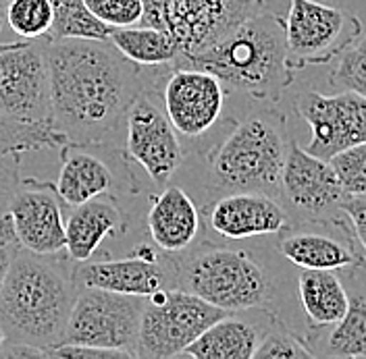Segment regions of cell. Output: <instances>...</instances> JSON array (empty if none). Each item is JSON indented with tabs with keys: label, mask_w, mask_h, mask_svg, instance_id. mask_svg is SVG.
Returning <instances> with one entry per match:
<instances>
[{
	"label": "cell",
	"mask_w": 366,
	"mask_h": 359,
	"mask_svg": "<svg viewBox=\"0 0 366 359\" xmlns=\"http://www.w3.org/2000/svg\"><path fill=\"white\" fill-rule=\"evenodd\" d=\"M67 137L46 123H27L0 111V152L23 154L36 150L63 148Z\"/></svg>",
	"instance_id": "obj_26"
},
{
	"label": "cell",
	"mask_w": 366,
	"mask_h": 359,
	"mask_svg": "<svg viewBox=\"0 0 366 359\" xmlns=\"http://www.w3.org/2000/svg\"><path fill=\"white\" fill-rule=\"evenodd\" d=\"M315 358L306 338L290 330L277 315L264 328L254 351V359H310Z\"/></svg>",
	"instance_id": "obj_29"
},
{
	"label": "cell",
	"mask_w": 366,
	"mask_h": 359,
	"mask_svg": "<svg viewBox=\"0 0 366 359\" xmlns=\"http://www.w3.org/2000/svg\"><path fill=\"white\" fill-rule=\"evenodd\" d=\"M19 185V154L0 152V218L9 214V206L13 202Z\"/></svg>",
	"instance_id": "obj_33"
},
{
	"label": "cell",
	"mask_w": 366,
	"mask_h": 359,
	"mask_svg": "<svg viewBox=\"0 0 366 359\" xmlns=\"http://www.w3.org/2000/svg\"><path fill=\"white\" fill-rule=\"evenodd\" d=\"M96 19L109 27H129L142 21V0H84Z\"/></svg>",
	"instance_id": "obj_32"
},
{
	"label": "cell",
	"mask_w": 366,
	"mask_h": 359,
	"mask_svg": "<svg viewBox=\"0 0 366 359\" xmlns=\"http://www.w3.org/2000/svg\"><path fill=\"white\" fill-rule=\"evenodd\" d=\"M210 228L229 241L262 235H279L290 225V214L264 191H231L214 198L204 208Z\"/></svg>",
	"instance_id": "obj_19"
},
{
	"label": "cell",
	"mask_w": 366,
	"mask_h": 359,
	"mask_svg": "<svg viewBox=\"0 0 366 359\" xmlns=\"http://www.w3.org/2000/svg\"><path fill=\"white\" fill-rule=\"evenodd\" d=\"M297 295L310 330L329 328L340 322L350 303L340 270H302L297 276Z\"/></svg>",
	"instance_id": "obj_24"
},
{
	"label": "cell",
	"mask_w": 366,
	"mask_h": 359,
	"mask_svg": "<svg viewBox=\"0 0 366 359\" xmlns=\"http://www.w3.org/2000/svg\"><path fill=\"white\" fill-rule=\"evenodd\" d=\"M329 162L345 196H366V141L337 152Z\"/></svg>",
	"instance_id": "obj_31"
},
{
	"label": "cell",
	"mask_w": 366,
	"mask_h": 359,
	"mask_svg": "<svg viewBox=\"0 0 366 359\" xmlns=\"http://www.w3.org/2000/svg\"><path fill=\"white\" fill-rule=\"evenodd\" d=\"M0 111L19 121L52 125L44 38L0 54Z\"/></svg>",
	"instance_id": "obj_12"
},
{
	"label": "cell",
	"mask_w": 366,
	"mask_h": 359,
	"mask_svg": "<svg viewBox=\"0 0 366 359\" xmlns=\"http://www.w3.org/2000/svg\"><path fill=\"white\" fill-rule=\"evenodd\" d=\"M54 11L52 29L46 38H86L109 40L113 27L104 25L88 11L84 0H50Z\"/></svg>",
	"instance_id": "obj_27"
},
{
	"label": "cell",
	"mask_w": 366,
	"mask_h": 359,
	"mask_svg": "<svg viewBox=\"0 0 366 359\" xmlns=\"http://www.w3.org/2000/svg\"><path fill=\"white\" fill-rule=\"evenodd\" d=\"M111 44L139 67H162L179 61V50L169 34L150 25L113 27Z\"/></svg>",
	"instance_id": "obj_25"
},
{
	"label": "cell",
	"mask_w": 366,
	"mask_h": 359,
	"mask_svg": "<svg viewBox=\"0 0 366 359\" xmlns=\"http://www.w3.org/2000/svg\"><path fill=\"white\" fill-rule=\"evenodd\" d=\"M48 358H61V359H125L129 358L123 351H114V349H100V347H88V345H71L63 343L59 347H54Z\"/></svg>",
	"instance_id": "obj_35"
},
{
	"label": "cell",
	"mask_w": 366,
	"mask_h": 359,
	"mask_svg": "<svg viewBox=\"0 0 366 359\" xmlns=\"http://www.w3.org/2000/svg\"><path fill=\"white\" fill-rule=\"evenodd\" d=\"M123 148L127 158L160 187L169 185L185 162L179 133L162 108L159 91L148 86L127 113Z\"/></svg>",
	"instance_id": "obj_10"
},
{
	"label": "cell",
	"mask_w": 366,
	"mask_h": 359,
	"mask_svg": "<svg viewBox=\"0 0 366 359\" xmlns=\"http://www.w3.org/2000/svg\"><path fill=\"white\" fill-rule=\"evenodd\" d=\"M277 249L281 256L302 270H347L366 266L350 223L337 218L302 221L279 233Z\"/></svg>",
	"instance_id": "obj_15"
},
{
	"label": "cell",
	"mask_w": 366,
	"mask_h": 359,
	"mask_svg": "<svg viewBox=\"0 0 366 359\" xmlns=\"http://www.w3.org/2000/svg\"><path fill=\"white\" fill-rule=\"evenodd\" d=\"M343 214L354 231V237L365 253L366 262V196H345L342 203Z\"/></svg>",
	"instance_id": "obj_34"
},
{
	"label": "cell",
	"mask_w": 366,
	"mask_h": 359,
	"mask_svg": "<svg viewBox=\"0 0 366 359\" xmlns=\"http://www.w3.org/2000/svg\"><path fill=\"white\" fill-rule=\"evenodd\" d=\"M6 243H17V237H15V231H13L9 214H4L0 218V246H6Z\"/></svg>",
	"instance_id": "obj_37"
},
{
	"label": "cell",
	"mask_w": 366,
	"mask_h": 359,
	"mask_svg": "<svg viewBox=\"0 0 366 359\" xmlns=\"http://www.w3.org/2000/svg\"><path fill=\"white\" fill-rule=\"evenodd\" d=\"M17 243H6V246H0V289L6 280V274L11 268V262L15 258V251H17Z\"/></svg>",
	"instance_id": "obj_36"
},
{
	"label": "cell",
	"mask_w": 366,
	"mask_h": 359,
	"mask_svg": "<svg viewBox=\"0 0 366 359\" xmlns=\"http://www.w3.org/2000/svg\"><path fill=\"white\" fill-rule=\"evenodd\" d=\"M333 90L356 91L366 98V34L358 36L337 56V65L329 75Z\"/></svg>",
	"instance_id": "obj_30"
},
{
	"label": "cell",
	"mask_w": 366,
	"mask_h": 359,
	"mask_svg": "<svg viewBox=\"0 0 366 359\" xmlns=\"http://www.w3.org/2000/svg\"><path fill=\"white\" fill-rule=\"evenodd\" d=\"M362 34L360 19L317 0H290L285 42L294 71L337 59Z\"/></svg>",
	"instance_id": "obj_9"
},
{
	"label": "cell",
	"mask_w": 366,
	"mask_h": 359,
	"mask_svg": "<svg viewBox=\"0 0 366 359\" xmlns=\"http://www.w3.org/2000/svg\"><path fill=\"white\" fill-rule=\"evenodd\" d=\"M177 287L227 314L260 310L271 303L274 283L267 266L246 249L194 243L173 256Z\"/></svg>",
	"instance_id": "obj_5"
},
{
	"label": "cell",
	"mask_w": 366,
	"mask_h": 359,
	"mask_svg": "<svg viewBox=\"0 0 366 359\" xmlns=\"http://www.w3.org/2000/svg\"><path fill=\"white\" fill-rule=\"evenodd\" d=\"M27 40H17V42H0V54L2 52H6V50H13V48H17V46L25 44Z\"/></svg>",
	"instance_id": "obj_38"
},
{
	"label": "cell",
	"mask_w": 366,
	"mask_h": 359,
	"mask_svg": "<svg viewBox=\"0 0 366 359\" xmlns=\"http://www.w3.org/2000/svg\"><path fill=\"white\" fill-rule=\"evenodd\" d=\"M185 65L217 75L225 90L248 93L260 102H277L294 84L285 42V19L260 11Z\"/></svg>",
	"instance_id": "obj_3"
},
{
	"label": "cell",
	"mask_w": 366,
	"mask_h": 359,
	"mask_svg": "<svg viewBox=\"0 0 366 359\" xmlns=\"http://www.w3.org/2000/svg\"><path fill=\"white\" fill-rule=\"evenodd\" d=\"M9 2H11V0H0V9H6Z\"/></svg>",
	"instance_id": "obj_40"
},
{
	"label": "cell",
	"mask_w": 366,
	"mask_h": 359,
	"mask_svg": "<svg viewBox=\"0 0 366 359\" xmlns=\"http://www.w3.org/2000/svg\"><path fill=\"white\" fill-rule=\"evenodd\" d=\"M281 198L302 221H320L337 218L335 212H343L345 191L329 160L310 154L296 141H287Z\"/></svg>",
	"instance_id": "obj_16"
},
{
	"label": "cell",
	"mask_w": 366,
	"mask_h": 359,
	"mask_svg": "<svg viewBox=\"0 0 366 359\" xmlns=\"http://www.w3.org/2000/svg\"><path fill=\"white\" fill-rule=\"evenodd\" d=\"M162 108L179 137L198 139L221 118L225 106V86L204 69L189 65H164L159 86Z\"/></svg>",
	"instance_id": "obj_11"
},
{
	"label": "cell",
	"mask_w": 366,
	"mask_h": 359,
	"mask_svg": "<svg viewBox=\"0 0 366 359\" xmlns=\"http://www.w3.org/2000/svg\"><path fill=\"white\" fill-rule=\"evenodd\" d=\"M52 127L67 143L125 150L127 113L148 86V67L123 56L111 40L44 38Z\"/></svg>",
	"instance_id": "obj_1"
},
{
	"label": "cell",
	"mask_w": 366,
	"mask_h": 359,
	"mask_svg": "<svg viewBox=\"0 0 366 359\" xmlns=\"http://www.w3.org/2000/svg\"><path fill=\"white\" fill-rule=\"evenodd\" d=\"M347 289V310L340 322L329 328L310 330L306 343L315 358H366V266L342 270Z\"/></svg>",
	"instance_id": "obj_21"
},
{
	"label": "cell",
	"mask_w": 366,
	"mask_h": 359,
	"mask_svg": "<svg viewBox=\"0 0 366 359\" xmlns=\"http://www.w3.org/2000/svg\"><path fill=\"white\" fill-rule=\"evenodd\" d=\"M4 340H6V337H4V333H2V328H0V347H2Z\"/></svg>",
	"instance_id": "obj_39"
},
{
	"label": "cell",
	"mask_w": 366,
	"mask_h": 359,
	"mask_svg": "<svg viewBox=\"0 0 366 359\" xmlns=\"http://www.w3.org/2000/svg\"><path fill=\"white\" fill-rule=\"evenodd\" d=\"M9 218L17 243L40 256H59L65 249V216L54 185L44 181H21Z\"/></svg>",
	"instance_id": "obj_17"
},
{
	"label": "cell",
	"mask_w": 366,
	"mask_h": 359,
	"mask_svg": "<svg viewBox=\"0 0 366 359\" xmlns=\"http://www.w3.org/2000/svg\"><path fill=\"white\" fill-rule=\"evenodd\" d=\"M223 315H227L225 310H219L179 287L154 293L144 305L136 358H179L208 326Z\"/></svg>",
	"instance_id": "obj_7"
},
{
	"label": "cell",
	"mask_w": 366,
	"mask_h": 359,
	"mask_svg": "<svg viewBox=\"0 0 366 359\" xmlns=\"http://www.w3.org/2000/svg\"><path fill=\"white\" fill-rule=\"evenodd\" d=\"M297 114L310 125V143L306 150L331 160L337 152L366 141V98L356 91L340 90L325 96L315 90L300 93Z\"/></svg>",
	"instance_id": "obj_13"
},
{
	"label": "cell",
	"mask_w": 366,
	"mask_h": 359,
	"mask_svg": "<svg viewBox=\"0 0 366 359\" xmlns=\"http://www.w3.org/2000/svg\"><path fill=\"white\" fill-rule=\"evenodd\" d=\"M79 283L67 262L17 247L0 289V328L6 340L48 353L63 343Z\"/></svg>",
	"instance_id": "obj_2"
},
{
	"label": "cell",
	"mask_w": 366,
	"mask_h": 359,
	"mask_svg": "<svg viewBox=\"0 0 366 359\" xmlns=\"http://www.w3.org/2000/svg\"><path fill=\"white\" fill-rule=\"evenodd\" d=\"M146 231L152 246L167 256H179L196 243L202 231V212L179 185H164L146 214Z\"/></svg>",
	"instance_id": "obj_20"
},
{
	"label": "cell",
	"mask_w": 366,
	"mask_h": 359,
	"mask_svg": "<svg viewBox=\"0 0 366 359\" xmlns=\"http://www.w3.org/2000/svg\"><path fill=\"white\" fill-rule=\"evenodd\" d=\"M142 25L171 36L185 65L223 40L237 25L264 11V0H142Z\"/></svg>",
	"instance_id": "obj_6"
},
{
	"label": "cell",
	"mask_w": 366,
	"mask_h": 359,
	"mask_svg": "<svg viewBox=\"0 0 366 359\" xmlns=\"http://www.w3.org/2000/svg\"><path fill=\"white\" fill-rule=\"evenodd\" d=\"M109 150L114 148H94L75 143H65L61 148L63 164L59 171V181L54 185L61 202L73 208L102 196H136V177H121L107 160Z\"/></svg>",
	"instance_id": "obj_18"
},
{
	"label": "cell",
	"mask_w": 366,
	"mask_h": 359,
	"mask_svg": "<svg viewBox=\"0 0 366 359\" xmlns=\"http://www.w3.org/2000/svg\"><path fill=\"white\" fill-rule=\"evenodd\" d=\"M4 11L6 23L21 40H40L52 29L54 11L50 0H11Z\"/></svg>",
	"instance_id": "obj_28"
},
{
	"label": "cell",
	"mask_w": 366,
	"mask_h": 359,
	"mask_svg": "<svg viewBox=\"0 0 366 359\" xmlns=\"http://www.w3.org/2000/svg\"><path fill=\"white\" fill-rule=\"evenodd\" d=\"M127 221L114 196H102L86 203L73 206L65 221V251L73 264L94 258L107 237L125 231Z\"/></svg>",
	"instance_id": "obj_22"
},
{
	"label": "cell",
	"mask_w": 366,
	"mask_h": 359,
	"mask_svg": "<svg viewBox=\"0 0 366 359\" xmlns=\"http://www.w3.org/2000/svg\"><path fill=\"white\" fill-rule=\"evenodd\" d=\"M287 152L283 116L250 114L233 125L204 156L206 189L217 198L231 191L281 193V173Z\"/></svg>",
	"instance_id": "obj_4"
},
{
	"label": "cell",
	"mask_w": 366,
	"mask_h": 359,
	"mask_svg": "<svg viewBox=\"0 0 366 359\" xmlns=\"http://www.w3.org/2000/svg\"><path fill=\"white\" fill-rule=\"evenodd\" d=\"M146 299L139 295L79 287L63 343L114 349L136 358Z\"/></svg>",
	"instance_id": "obj_8"
},
{
	"label": "cell",
	"mask_w": 366,
	"mask_h": 359,
	"mask_svg": "<svg viewBox=\"0 0 366 359\" xmlns=\"http://www.w3.org/2000/svg\"><path fill=\"white\" fill-rule=\"evenodd\" d=\"M273 315L271 310H264L262 320H248L233 314L223 315L183 351V358L252 359Z\"/></svg>",
	"instance_id": "obj_23"
},
{
	"label": "cell",
	"mask_w": 366,
	"mask_h": 359,
	"mask_svg": "<svg viewBox=\"0 0 366 359\" xmlns=\"http://www.w3.org/2000/svg\"><path fill=\"white\" fill-rule=\"evenodd\" d=\"M73 274L79 287L152 297L154 293L177 287L173 256L152 246L137 247L127 258H104L75 264Z\"/></svg>",
	"instance_id": "obj_14"
}]
</instances>
